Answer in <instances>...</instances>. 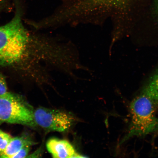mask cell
Returning a JSON list of instances; mask_svg holds the SVG:
<instances>
[{"label": "cell", "instance_id": "cell-1", "mask_svg": "<svg viewBox=\"0 0 158 158\" xmlns=\"http://www.w3.org/2000/svg\"><path fill=\"white\" fill-rule=\"evenodd\" d=\"M54 50L52 35L26 27L18 5L13 18L0 27V66L3 68L35 80H48L46 65Z\"/></svg>", "mask_w": 158, "mask_h": 158}, {"label": "cell", "instance_id": "cell-2", "mask_svg": "<svg viewBox=\"0 0 158 158\" xmlns=\"http://www.w3.org/2000/svg\"><path fill=\"white\" fill-rule=\"evenodd\" d=\"M151 99L143 94L136 97L130 105L131 122L128 133L121 143L134 136H142L158 131V118Z\"/></svg>", "mask_w": 158, "mask_h": 158}, {"label": "cell", "instance_id": "cell-3", "mask_svg": "<svg viewBox=\"0 0 158 158\" xmlns=\"http://www.w3.org/2000/svg\"><path fill=\"white\" fill-rule=\"evenodd\" d=\"M34 110L20 95L7 92L0 95V120L3 123L35 127Z\"/></svg>", "mask_w": 158, "mask_h": 158}, {"label": "cell", "instance_id": "cell-4", "mask_svg": "<svg viewBox=\"0 0 158 158\" xmlns=\"http://www.w3.org/2000/svg\"><path fill=\"white\" fill-rule=\"evenodd\" d=\"M34 121L46 131L63 132L72 127L75 118L71 114L59 110L40 107L34 110Z\"/></svg>", "mask_w": 158, "mask_h": 158}, {"label": "cell", "instance_id": "cell-5", "mask_svg": "<svg viewBox=\"0 0 158 158\" xmlns=\"http://www.w3.org/2000/svg\"><path fill=\"white\" fill-rule=\"evenodd\" d=\"M47 150L54 158H84L77 153L73 146L66 140L53 138L46 143Z\"/></svg>", "mask_w": 158, "mask_h": 158}, {"label": "cell", "instance_id": "cell-6", "mask_svg": "<svg viewBox=\"0 0 158 158\" xmlns=\"http://www.w3.org/2000/svg\"><path fill=\"white\" fill-rule=\"evenodd\" d=\"M36 144L31 136L27 134H23L21 135L12 137L4 153L0 157L11 158L25 146L31 147Z\"/></svg>", "mask_w": 158, "mask_h": 158}, {"label": "cell", "instance_id": "cell-7", "mask_svg": "<svg viewBox=\"0 0 158 158\" xmlns=\"http://www.w3.org/2000/svg\"><path fill=\"white\" fill-rule=\"evenodd\" d=\"M143 94L151 99L154 104H158V69L144 88Z\"/></svg>", "mask_w": 158, "mask_h": 158}, {"label": "cell", "instance_id": "cell-8", "mask_svg": "<svg viewBox=\"0 0 158 158\" xmlns=\"http://www.w3.org/2000/svg\"><path fill=\"white\" fill-rule=\"evenodd\" d=\"M94 5L102 9L111 7H122L125 0H92Z\"/></svg>", "mask_w": 158, "mask_h": 158}, {"label": "cell", "instance_id": "cell-9", "mask_svg": "<svg viewBox=\"0 0 158 158\" xmlns=\"http://www.w3.org/2000/svg\"><path fill=\"white\" fill-rule=\"evenodd\" d=\"M12 138L10 134L0 130V156L4 153Z\"/></svg>", "mask_w": 158, "mask_h": 158}, {"label": "cell", "instance_id": "cell-10", "mask_svg": "<svg viewBox=\"0 0 158 158\" xmlns=\"http://www.w3.org/2000/svg\"><path fill=\"white\" fill-rule=\"evenodd\" d=\"M31 146H27L23 148L20 150L13 156L11 158H27L31 149Z\"/></svg>", "mask_w": 158, "mask_h": 158}, {"label": "cell", "instance_id": "cell-11", "mask_svg": "<svg viewBox=\"0 0 158 158\" xmlns=\"http://www.w3.org/2000/svg\"><path fill=\"white\" fill-rule=\"evenodd\" d=\"M7 92V85L5 78L0 73V95L6 93Z\"/></svg>", "mask_w": 158, "mask_h": 158}, {"label": "cell", "instance_id": "cell-12", "mask_svg": "<svg viewBox=\"0 0 158 158\" xmlns=\"http://www.w3.org/2000/svg\"><path fill=\"white\" fill-rule=\"evenodd\" d=\"M41 149H39L37 150V151L34 152V153H31V155H28L27 158H35L39 157V156H41L42 155V152L41 151Z\"/></svg>", "mask_w": 158, "mask_h": 158}, {"label": "cell", "instance_id": "cell-13", "mask_svg": "<svg viewBox=\"0 0 158 158\" xmlns=\"http://www.w3.org/2000/svg\"><path fill=\"white\" fill-rule=\"evenodd\" d=\"M10 0H0V12L9 3Z\"/></svg>", "mask_w": 158, "mask_h": 158}, {"label": "cell", "instance_id": "cell-14", "mask_svg": "<svg viewBox=\"0 0 158 158\" xmlns=\"http://www.w3.org/2000/svg\"><path fill=\"white\" fill-rule=\"evenodd\" d=\"M156 11L157 15L158 17V0H157L156 4Z\"/></svg>", "mask_w": 158, "mask_h": 158}, {"label": "cell", "instance_id": "cell-15", "mask_svg": "<svg viewBox=\"0 0 158 158\" xmlns=\"http://www.w3.org/2000/svg\"><path fill=\"white\" fill-rule=\"evenodd\" d=\"M3 123V122H1V120H0V125H1V124H2V123Z\"/></svg>", "mask_w": 158, "mask_h": 158}]
</instances>
